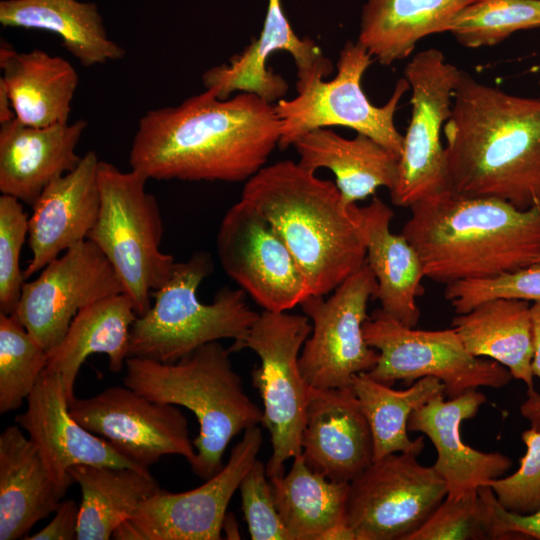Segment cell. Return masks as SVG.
<instances>
[{
  "label": "cell",
  "instance_id": "cb8c5ba5",
  "mask_svg": "<svg viewBox=\"0 0 540 540\" xmlns=\"http://www.w3.org/2000/svg\"><path fill=\"white\" fill-rule=\"evenodd\" d=\"M365 240L366 262L377 280L375 299L381 309L406 326L416 327L420 319L417 299L424 294L426 278L421 258L401 233L390 230L394 211L380 198L359 207Z\"/></svg>",
  "mask_w": 540,
  "mask_h": 540
},
{
  "label": "cell",
  "instance_id": "6da1fadb",
  "mask_svg": "<svg viewBox=\"0 0 540 540\" xmlns=\"http://www.w3.org/2000/svg\"><path fill=\"white\" fill-rule=\"evenodd\" d=\"M280 136L271 103L248 92L219 99L205 89L177 106L148 110L129 163L148 180L247 181L265 166Z\"/></svg>",
  "mask_w": 540,
  "mask_h": 540
},
{
  "label": "cell",
  "instance_id": "f6af8a7d",
  "mask_svg": "<svg viewBox=\"0 0 540 540\" xmlns=\"http://www.w3.org/2000/svg\"><path fill=\"white\" fill-rule=\"evenodd\" d=\"M521 415L530 423V427L540 430V393L527 390L526 399L519 407Z\"/></svg>",
  "mask_w": 540,
  "mask_h": 540
},
{
  "label": "cell",
  "instance_id": "681fc988",
  "mask_svg": "<svg viewBox=\"0 0 540 540\" xmlns=\"http://www.w3.org/2000/svg\"><path fill=\"white\" fill-rule=\"evenodd\" d=\"M539 264H540V260H539Z\"/></svg>",
  "mask_w": 540,
  "mask_h": 540
},
{
  "label": "cell",
  "instance_id": "4dcf8cb0",
  "mask_svg": "<svg viewBox=\"0 0 540 540\" xmlns=\"http://www.w3.org/2000/svg\"><path fill=\"white\" fill-rule=\"evenodd\" d=\"M476 0H366L359 42L381 65L411 55L424 37L449 31L454 17Z\"/></svg>",
  "mask_w": 540,
  "mask_h": 540
},
{
  "label": "cell",
  "instance_id": "30bf717a",
  "mask_svg": "<svg viewBox=\"0 0 540 540\" xmlns=\"http://www.w3.org/2000/svg\"><path fill=\"white\" fill-rule=\"evenodd\" d=\"M363 334L366 343L379 352L367 374L388 386L435 377L443 384L445 397L454 398L480 387L502 388L513 379L500 363L470 354L452 327L419 330L378 308L364 322Z\"/></svg>",
  "mask_w": 540,
  "mask_h": 540
},
{
  "label": "cell",
  "instance_id": "f546056e",
  "mask_svg": "<svg viewBox=\"0 0 540 540\" xmlns=\"http://www.w3.org/2000/svg\"><path fill=\"white\" fill-rule=\"evenodd\" d=\"M4 27L37 29L57 35L83 67L118 61L125 49L107 34L95 3L78 0H2Z\"/></svg>",
  "mask_w": 540,
  "mask_h": 540
},
{
  "label": "cell",
  "instance_id": "5b68a950",
  "mask_svg": "<svg viewBox=\"0 0 540 540\" xmlns=\"http://www.w3.org/2000/svg\"><path fill=\"white\" fill-rule=\"evenodd\" d=\"M231 351L218 341L176 362L128 357L123 384L150 400L191 410L200 426L193 440L194 474L207 480L222 467L230 441L262 422L263 410L245 393Z\"/></svg>",
  "mask_w": 540,
  "mask_h": 540
},
{
  "label": "cell",
  "instance_id": "4fadbf2b",
  "mask_svg": "<svg viewBox=\"0 0 540 540\" xmlns=\"http://www.w3.org/2000/svg\"><path fill=\"white\" fill-rule=\"evenodd\" d=\"M376 291L377 280L365 261L328 298L311 294L300 304L312 321L299 356L300 371L310 387L351 385L355 375L374 368L379 352L366 343L363 324Z\"/></svg>",
  "mask_w": 540,
  "mask_h": 540
},
{
  "label": "cell",
  "instance_id": "c3c4849f",
  "mask_svg": "<svg viewBox=\"0 0 540 540\" xmlns=\"http://www.w3.org/2000/svg\"><path fill=\"white\" fill-rule=\"evenodd\" d=\"M538 83H539V86H540V78H539V81H538Z\"/></svg>",
  "mask_w": 540,
  "mask_h": 540
},
{
  "label": "cell",
  "instance_id": "9c48e42d",
  "mask_svg": "<svg viewBox=\"0 0 540 540\" xmlns=\"http://www.w3.org/2000/svg\"><path fill=\"white\" fill-rule=\"evenodd\" d=\"M311 331L307 316L264 310L245 338L229 348L231 352L250 349L260 359L251 380L262 399L261 424L272 443L266 464L269 479L284 475L285 462L302 453L311 387L300 371L299 356Z\"/></svg>",
  "mask_w": 540,
  "mask_h": 540
},
{
  "label": "cell",
  "instance_id": "7c38bea8",
  "mask_svg": "<svg viewBox=\"0 0 540 540\" xmlns=\"http://www.w3.org/2000/svg\"><path fill=\"white\" fill-rule=\"evenodd\" d=\"M417 457L388 454L349 482L345 523L355 540H408L445 499L444 480Z\"/></svg>",
  "mask_w": 540,
  "mask_h": 540
},
{
  "label": "cell",
  "instance_id": "52a82bcc",
  "mask_svg": "<svg viewBox=\"0 0 540 540\" xmlns=\"http://www.w3.org/2000/svg\"><path fill=\"white\" fill-rule=\"evenodd\" d=\"M147 181L133 169L124 172L100 160V208L87 236L111 263L137 316L150 309L153 292L175 264L174 257L159 248L164 226L156 198L146 191Z\"/></svg>",
  "mask_w": 540,
  "mask_h": 540
},
{
  "label": "cell",
  "instance_id": "ba28073f",
  "mask_svg": "<svg viewBox=\"0 0 540 540\" xmlns=\"http://www.w3.org/2000/svg\"><path fill=\"white\" fill-rule=\"evenodd\" d=\"M373 61L359 42L349 40L339 52L337 73L332 80L324 81L320 74L298 79L297 95L289 100L280 99L274 105L281 123L278 147L284 150L317 128L342 126L371 137L400 157L403 135L395 126L394 116L410 85L404 77L400 78L389 100L383 106L373 105L361 86Z\"/></svg>",
  "mask_w": 540,
  "mask_h": 540
},
{
  "label": "cell",
  "instance_id": "e0dca14e",
  "mask_svg": "<svg viewBox=\"0 0 540 540\" xmlns=\"http://www.w3.org/2000/svg\"><path fill=\"white\" fill-rule=\"evenodd\" d=\"M123 292L109 260L86 239L48 263L36 279L23 283L12 315L49 352L82 308Z\"/></svg>",
  "mask_w": 540,
  "mask_h": 540
},
{
  "label": "cell",
  "instance_id": "44dd1931",
  "mask_svg": "<svg viewBox=\"0 0 540 540\" xmlns=\"http://www.w3.org/2000/svg\"><path fill=\"white\" fill-rule=\"evenodd\" d=\"M486 401V396L477 389L447 401L444 392H439L409 416L408 431L423 433L435 447L437 457L433 468L446 484L447 497L457 498L484 486L512 467L508 456L479 451L461 438L462 422L473 418Z\"/></svg>",
  "mask_w": 540,
  "mask_h": 540
},
{
  "label": "cell",
  "instance_id": "83f0119b",
  "mask_svg": "<svg viewBox=\"0 0 540 540\" xmlns=\"http://www.w3.org/2000/svg\"><path fill=\"white\" fill-rule=\"evenodd\" d=\"M136 318L135 304L125 292L102 298L77 313L63 339L48 352L46 367L62 376L69 404L76 398V379L89 355H107L112 372L125 368Z\"/></svg>",
  "mask_w": 540,
  "mask_h": 540
},
{
  "label": "cell",
  "instance_id": "d6a6232c",
  "mask_svg": "<svg viewBox=\"0 0 540 540\" xmlns=\"http://www.w3.org/2000/svg\"><path fill=\"white\" fill-rule=\"evenodd\" d=\"M69 473L81 489L77 540H108L159 489L149 471L79 464Z\"/></svg>",
  "mask_w": 540,
  "mask_h": 540
},
{
  "label": "cell",
  "instance_id": "603a6c76",
  "mask_svg": "<svg viewBox=\"0 0 540 540\" xmlns=\"http://www.w3.org/2000/svg\"><path fill=\"white\" fill-rule=\"evenodd\" d=\"M87 122L44 127L26 125L16 118L0 124V191L33 206L55 179L81 161L76 147Z\"/></svg>",
  "mask_w": 540,
  "mask_h": 540
},
{
  "label": "cell",
  "instance_id": "b9f144b4",
  "mask_svg": "<svg viewBox=\"0 0 540 540\" xmlns=\"http://www.w3.org/2000/svg\"><path fill=\"white\" fill-rule=\"evenodd\" d=\"M493 539L540 540V508L530 514H516L504 509L492 489L488 495Z\"/></svg>",
  "mask_w": 540,
  "mask_h": 540
},
{
  "label": "cell",
  "instance_id": "484cf974",
  "mask_svg": "<svg viewBox=\"0 0 540 540\" xmlns=\"http://www.w3.org/2000/svg\"><path fill=\"white\" fill-rule=\"evenodd\" d=\"M0 68V82L9 94L17 120L35 127L69 122L79 83L69 61L44 50L19 52L1 43Z\"/></svg>",
  "mask_w": 540,
  "mask_h": 540
},
{
  "label": "cell",
  "instance_id": "74e56055",
  "mask_svg": "<svg viewBox=\"0 0 540 540\" xmlns=\"http://www.w3.org/2000/svg\"><path fill=\"white\" fill-rule=\"evenodd\" d=\"M20 202L10 195L0 197V312L8 315L14 314L24 283L20 255L29 217Z\"/></svg>",
  "mask_w": 540,
  "mask_h": 540
},
{
  "label": "cell",
  "instance_id": "5bb4252c",
  "mask_svg": "<svg viewBox=\"0 0 540 540\" xmlns=\"http://www.w3.org/2000/svg\"><path fill=\"white\" fill-rule=\"evenodd\" d=\"M263 437L249 427L232 448L228 462L192 490L170 493L160 488L142 501L113 533L117 540H219L229 502L256 461Z\"/></svg>",
  "mask_w": 540,
  "mask_h": 540
},
{
  "label": "cell",
  "instance_id": "1f68e13d",
  "mask_svg": "<svg viewBox=\"0 0 540 540\" xmlns=\"http://www.w3.org/2000/svg\"><path fill=\"white\" fill-rule=\"evenodd\" d=\"M277 510L292 540H346L349 483L313 471L302 453L287 474L269 479Z\"/></svg>",
  "mask_w": 540,
  "mask_h": 540
},
{
  "label": "cell",
  "instance_id": "7402d4cb",
  "mask_svg": "<svg viewBox=\"0 0 540 540\" xmlns=\"http://www.w3.org/2000/svg\"><path fill=\"white\" fill-rule=\"evenodd\" d=\"M99 162L93 150L86 152L79 164L52 181L32 206L28 224L32 258L23 270L24 279L87 239L100 208Z\"/></svg>",
  "mask_w": 540,
  "mask_h": 540
},
{
  "label": "cell",
  "instance_id": "d4e9b609",
  "mask_svg": "<svg viewBox=\"0 0 540 540\" xmlns=\"http://www.w3.org/2000/svg\"><path fill=\"white\" fill-rule=\"evenodd\" d=\"M64 495L17 424L0 435V540L24 536L55 512Z\"/></svg>",
  "mask_w": 540,
  "mask_h": 540
},
{
  "label": "cell",
  "instance_id": "836d02e7",
  "mask_svg": "<svg viewBox=\"0 0 540 540\" xmlns=\"http://www.w3.org/2000/svg\"><path fill=\"white\" fill-rule=\"evenodd\" d=\"M351 384L371 429L373 461L392 453L419 456L425 442L421 436L415 440L409 438L408 419L415 409L435 394L444 392L441 381L435 377H423L405 390H395L363 372L355 375Z\"/></svg>",
  "mask_w": 540,
  "mask_h": 540
},
{
  "label": "cell",
  "instance_id": "d590c367",
  "mask_svg": "<svg viewBox=\"0 0 540 540\" xmlns=\"http://www.w3.org/2000/svg\"><path fill=\"white\" fill-rule=\"evenodd\" d=\"M48 365V352L14 315L0 312V414L21 407Z\"/></svg>",
  "mask_w": 540,
  "mask_h": 540
},
{
  "label": "cell",
  "instance_id": "ab89813d",
  "mask_svg": "<svg viewBox=\"0 0 540 540\" xmlns=\"http://www.w3.org/2000/svg\"><path fill=\"white\" fill-rule=\"evenodd\" d=\"M526 447L519 468L509 476L488 481L498 503L507 511L530 514L540 508V430L523 431Z\"/></svg>",
  "mask_w": 540,
  "mask_h": 540
},
{
  "label": "cell",
  "instance_id": "7a4b0ae2",
  "mask_svg": "<svg viewBox=\"0 0 540 540\" xmlns=\"http://www.w3.org/2000/svg\"><path fill=\"white\" fill-rule=\"evenodd\" d=\"M443 127L450 190L520 210L540 199V98L509 94L461 70Z\"/></svg>",
  "mask_w": 540,
  "mask_h": 540
},
{
  "label": "cell",
  "instance_id": "d6986e66",
  "mask_svg": "<svg viewBox=\"0 0 540 540\" xmlns=\"http://www.w3.org/2000/svg\"><path fill=\"white\" fill-rule=\"evenodd\" d=\"M277 51L288 52L297 68V79L314 74L328 76L333 66L314 41L300 38L292 29L283 11L281 0H268L262 31L241 53L228 63L214 66L202 76L205 89L219 99L231 93H253L272 104L282 99L288 91L287 81L267 67L270 55Z\"/></svg>",
  "mask_w": 540,
  "mask_h": 540
},
{
  "label": "cell",
  "instance_id": "e575fe53",
  "mask_svg": "<svg viewBox=\"0 0 540 540\" xmlns=\"http://www.w3.org/2000/svg\"><path fill=\"white\" fill-rule=\"evenodd\" d=\"M540 27V0H476L453 19L449 32L466 48L499 44L516 31Z\"/></svg>",
  "mask_w": 540,
  "mask_h": 540
},
{
  "label": "cell",
  "instance_id": "277c9868",
  "mask_svg": "<svg viewBox=\"0 0 540 540\" xmlns=\"http://www.w3.org/2000/svg\"><path fill=\"white\" fill-rule=\"evenodd\" d=\"M241 198L273 226L313 295L331 293L365 263L359 207L345 204L335 183L298 162L264 166L246 181Z\"/></svg>",
  "mask_w": 540,
  "mask_h": 540
},
{
  "label": "cell",
  "instance_id": "8fae6325",
  "mask_svg": "<svg viewBox=\"0 0 540 540\" xmlns=\"http://www.w3.org/2000/svg\"><path fill=\"white\" fill-rule=\"evenodd\" d=\"M460 69L443 53L429 48L416 53L404 69L411 89V119L398 162L391 201L410 208L414 203L450 190L441 132L449 119Z\"/></svg>",
  "mask_w": 540,
  "mask_h": 540
},
{
  "label": "cell",
  "instance_id": "3957f363",
  "mask_svg": "<svg viewBox=\"0 0 540 540\" xmlns=\"http://www.w3.org/2000/svg\"><path fill=\"white\" fill-rule=\"evenodd\" d=\"M402 234L426 278L450 284L539 264L540 199L520 210L493 197L446 190L414 203Z\"/></svg>",
  "mask_w": 540,
  "mask_h": 540
},
{
  "label": "cell",
  "instance_id": "9a60e30c",
  "mask_svg": "<svg viewBox=\"0 0 540 540\" xmlns=\"http://www.w3.org/2000/svg\"><path fill=\"white\" fill-rule=\"evenodd\" d=\"M216 247L225 273L266 311L286 312L312 294L273 226L242 198L224 215Z\"/></svg>",
  "mask_w": 540,
  "mask_h": 540
},
{
  "label": "cell",
  "instance_id": "8d00e7d4",
  "mask_svg": "<svg viewBox=\"0 0 540 540\" xmlns=\"http://www.w3.org/2000/svg\"><path fill=\"white\" fill-rule=\"evenodd\" d=\"M480 486L460 497H445L429 519L408 540L493 539L488 494Z\"/></svg>",
  "mask_w": 540,
  "mask_h": 540
},
{
  "label": "cell",
  "instance_id": "bcb514c9",
  "mask_svg": "<svg viewBox=\"0 0 540 540\" xmlns=\"http://www.w3.org/2000/svg\"><path fill=\"white\" fill-rule=\"evenodd\" d=\"M15 112L9 94L2 82H0V124L15 119Z\"/></svg>",
  "mask_w": 540,
  "mask_h": 540
},
{
  "label": "cell",
  "instance_id": "2e32d148",
  "mask_svg": "<svg viewBox=\"0 0 540 540\" xmlns=\"http://www.w3.org/2000/svg\"><path fill=\"white\" fill-rule=\"evenodd\" d=\"M72 417L109 441L128 459L149 470L165 455L191 464L196 455L188 420L173 404L156 402L123 386H111L69 404Z\"/></svg>",
  "mask_w": 540,
  "mask_h": 540
},
{
  "label": "cell",
  "instance_id": "7dc6e473",
  "mask_svg": "<svg viewBox=\"0 0 540 540\" xmlns=\"http://www.w3.org/2000/svg\"><path fill=\"white\" fill-rule=\"evenodd\" d=\"M222 530L225 531L228 539H240L238 525L232 514L225 515Z\"/></svg>",
  "mask_w": 540,
  "mask_h": 540
},
{
  "label": "cell",
  "instance_id": "7bdbcfd3",
  "mask_svg": "<svg viewBox=\"0 0 540 540\" xmlns=\"http://www.w3.org/2000/svg\"><path fill=\"white\" fill-rule=\"evenodd\" d=\"M79 508L74 500L61 501L52 520L39 532L26 537L29 540H74L77 539Z\"/></svg>",
  "mask_w": 540,
  "mask_h": 540
},
{
  "label": "cell",
  "instance_id": "ac0fdd59",
  "mask_svg": "<svg viewBox=\"0 0 540 540\" xmlns=\"http://www.w3.org/2000/svg\"><path fill=\"white\" fill-rule=\"evenodd\" d=\"M15 423L27 432L52 480L65 496L74 482L69 470L79 464L143 469L109 441L95 436L70 414L62 376L45 369Z\"/></svg>",
  "mask_w": 540,
  "mask_h": 540
},
{
  "label": "cell",
  "instance_id": "ee69618b",
  "mask_svg": "<svg viewBox=\"0 0 540 540\" xmlns=\"http://www.w3.org/2000/svg\"><path fill=\"white\" fill-rule=\"evenodd\" d=\"M530 312L533 334L531 369L533 376H536L540 380V301L531 302Z\"/></svg>",
  "mask_w": 540,
  "mask_h": 540
},
{
  "label": "cell",
  "instance_id": "4316f807",
  "mask_svg": "<svg viewBox=\"0 0 540 540\" xmlns=\"http://www.w3.org/2000/svg\"><path fill=\"white\" fill-rule=\"evenodd\" d=\"M293 146L302 167L333 172L347 205L374 195L380 187L390 191L396 184L399 157L365 134L348 139L329 128H317L300 136Z\"/></svg>",
  "mask_w": 540,
  "mask_h": 540
},
{
  "label": "cell",
  "instance_id": "f35d334b",
  "mask_svg": "<svg viewBox=\"0 0 540 540\" xmlns=\"http://www.w3.org/2000/svg\"><path fill=\"white\" fill-rule=\"evenodd\" d=\"M444 296L456 314L493 298L540 301V264L496 277L453 282L446 285Z\"/></svg>",
  "mask_w": 540,
  "mask_h": 540
},
{
  "label": "cell",
  "instance_id": "f1b7e54d",
  "mask_svg": "<svg viewBox=\"0 0 540 540\" xmlns=\"http://www.w3.org/2000/svg\"><path fill=\"white\" fill-rule=\"evenodd\" d=\"M530 307L523 299L493 298L457 314L451 323L470 354L500 363L527 390L534 389Z\"/></svg>",
  "mask_w": 540,
  "mask_h": 540
},
{
  "label": "cell",
  "instance_id": "ffe728a7",
  "mask_svg": "<svg viewBox=\"0 0 540 540\" xmlns=\"http://www.w3.org/2000/svg\"><path fill=\"white\" fill-rule=\"evenodd\" d=\"M302 455L315 472L351 482L373 463L371 429L352 384L310 389Z\"/></svg>",
  "mask_w": 540,
  "mask_h": 540
},
{
  "label": "cell",
  "instance_id": "8992f818",
  "mask_svg": "<svg viewBox=\"0 0 540 540\" xmlns=\"http://www.w3.org/2000/svg\"><path fill=\"white\" fill-rule=\"evenodd\" d=\"M213 267L204 251L175 262L170 277L153 292L150 309L131 327L129 357L176 362L205 344L230 338L235 346L245 338L259 314L242 289L222 288L210 304L198 299L197 289Z\"/></svg>",
  "mask_w": 540,
  "mask_h": 540
},
{
  "label": "cell",
  "instance_id": "60d3db41",
  "mask_svg": "<svg viewBox=\"0 0 540 540\" xmlns=\"http://www.w3.org/2000/svg\"><path fill=\"white\" fill-rule=\"evenodd\" d=\"M266 465L256 459L243 477L239 490L242 510L253 540H292L277 510Z\"/></svg>",
  "mask_w": 540,
  "mask_h": 540
}]
</instances>
